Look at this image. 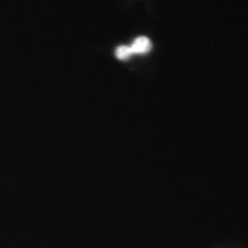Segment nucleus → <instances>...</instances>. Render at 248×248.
<instances>
[{
    "label": "nucleus",
    "instance_id": "1",
    "mask_svg": "<svg viewBox=\"0 0 248 248\" xmlns=\"http://www.w3.org/2000/svg\"><path fill=\"white\" fill-rule=\"evenodd\" d=\"M130 48H131L132 54H145L151 51L152 43L147 37L141 36L133 40L132 44L130 45Z\"/></svg>",
    "mask_w": 248,
    "mask_h": 248
},
{
    "label": "nucleus",
    "instance_id": "2",
    "mask_svg": "<svg viewBox=\"0 0 248 248\" xmlns=\"http://www.w3.org/2000/svg\"><path fill=\"white\" fill-rule=\"evenodd\" d=\"M115 54H116V58L119 59V60H128L130 57H132V52H131V48H130V46H126V45H122V46H119V47L116 48L115 51Z\"/></svg>",
    "mask_w": 248,
    "mask_h": 248
}]
</instances>
